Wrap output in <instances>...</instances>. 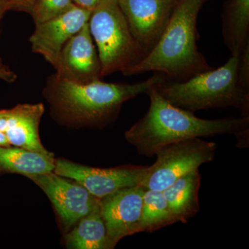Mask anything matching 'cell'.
Here are the masks:
<instances>
[{"mask_svg": "<svg viewBox=\"0 0 249 249\" xmlns=\"http://www.w3.org/2000/svg\"><path fill=\"white\" fill-rule=\"evenodd\" d=\"M217 144L193 138L168 144L155 152L157 160L147 166L141 186L163 191L177 179L213 160Z\"/></svg>", "mask_w": 249, "mask_h": 249, "instance_id": "obj_6", "label": "cell"}, {"mask_svg": "<svg viewBox=\"0 0 249 249\" xmlns=\"http://www.w3.org/2000/svg\"><path fill=\"white\" fill-rule=\"evenodd\" d=\"M66 236L67 247L74 249H110L101 206L78 221Z\"/></svg>", "mask_w": 249, "mask_h": 249, "instance_id": "obj_17", "label": "cell"}, {"mask_svg": "<svg viewBox=\"0 0 249 249\" xmlns=\"http://www.w3.org/2000/svg\"><path fill=\"white\" fill-rule=\"evenodd\" d=\"M73 5V0H36L31 15L36 25L64 14Z\"/></svg>", "mask_w": 249, "mask_h": 249, "instance_id": "obj_19", "label": "cell"}, {"mask_svg": "<svg viewBox=\"0 0 249 249\" xmlns=\"http://www.w3.org/2000/svg\"><path fill=\"white\" fill-rule=\"evenodd\" d=\"M44 111L42 103L18 105L12 109L0 110V131L6 136L10 145L50 153L39 137V124Z\"/></svg>", "mask_w": 249, "mask_h": 249, "instance_id": "obj_13", "label": "cell"}, {"mask_svg": "<svg viewBox=\"0 0 249 249\" xmlns=\"http://www.w3.org/2000/svg\"><path fill=\"white\" fill-rule=\"evenodd\" d=\"M238 81L240 86L249 92V45L239 55Z\"/></svg>", "mask_w": 249, "mask_h": 249, "instance_id": "obj_20", "label": "cell"}, {"mask_svg": "<svg viewBox=\"0 0 249 249\" xmlns=\"http://www.w3.org/2000/svg\"><path fill=\"white\" fill-rule=\"evenodd\" d=\"M145 188L141 185L123 188L101 199V214L110 249L127 236L142 232V208Z\"/></svg>", "mask_w": 249, "mask_h": 249, "instance_id": "obj_9", "label": "cell"}, {"mask_svg": "<svg viewBox=\"0 0 249 249\" xmlns=\"http://www.w3.org/2000/svg\"><path fill=\"white\" fill-rule=\"evenodd\" d=\"M17 78L16 73L11 71L9 68L0 69V79L8 82V83H13Z\"/></svg>", "mask_w": 249, "mask_h": 249, "instance_id": "obj_23", "label": "cell"}, {"mask_svg": "<svg viewBox=\"0 0 249 249\" xmlns=\"http://www.w3.org/2000/svg\"><path fill=\"white\" fill-rule=\"evenodd\" d=\"M177 0H118L132 35L147 54L166 29Z\"/></svg>", "mask_w": 249, "mask_h": 249, "instance_id": "obj_10", "label": "cell"}, {"mask_svg": "<svg viewBox=\"0 0 249 249\" xmlns=\"http://www.w3.org/2000/svg\"><path fill=\"white\" fill-rule=\"evenodd\" d=\"M91 12L74 4L64 14L36 24L29 38L33 52L40 54L55 69L62 49L89 22Z\"/></svg>", "mask_w": 249, "mask_h": 249, "instance_id": "obj_11", "label": "cell"}, {"mask_svg": "<svg viewBox=\"0 0 249 249\" xmlns=\"http://www.w3.org/2000/svg\"><path fill=\"white\" fill-rule=\"evenodd\" d=\"M55 70L58 78L80 84L102 79L101 62L89 22L67 42Z\"/></svg>", "mask_w": 249, "mask_h": 249, "instance_id": "obj_12", "label": "cell"}, {"mask_svg": "<svg viewBox=\"0 0 249 249\" xmlns=\"http://www.w3.org/2000/svg\"><path fill=\"white\" fill-rule=\"evenodd\" d=\"M102 0H73L76 6L92 11Z\"/></svg>", "mask_w": 249, "mask_h": 249, "instance_id": "obj_22", "label": "cell"}, {"mask_svg": "<svg viewBox=\"0 0 249 249\" xmlns=\"http://www.w3.org/2000/svg\"><path fill=\"white\" fill-rule=\"evenodd\" d=\"M222 37L231 55L249 45V0H227L223 6Z\"/></svg>", "mask_w": 249, "mask_h": 249, "instance_id": "obj_15", "label": "cell"}, {"mask_svg": "<svg viewBox=\"0 0 249 249\" xmlns=\"http://www.w3.org/2000/svg\"><path fill=\"white\" fill-rule=\"evenodd\" d=\"M9 68L6 65H5L4 63H3L2 60H1V58H0V69H7Z\"/></svg>", "mask_w": 249, "mask_h": 249, "instance_id": "obj_26", "label": "cell"}, {"mask_svg": "<svg viewBox=\"0 0 249 249\" xmlns=\"http://www.w3.org/2000/svg\"><path fill=\"white\" fill-rule=\"evenodd\" d=\"M209 1L177 0L160 42L127 76L159 72L166 79L180 82L213 70L197 45L198 16Z\"/></svg>", "mask_w": 249, "mask_h": 249, "instance_id": "obj_3", "label": "cell"}, {"mask_svg": "<svg viewBox=\"0 0 249 249\" xmlns=\"http://www.w3.org/2000/svg\"><path fill=\"white\" fill-rule=\"evenodd\" d=\"M89 27L103 77L118 71L127 76L147 55L132 35L118 0H102L91 12Z\"/></svg>", "mask_w": 249, "mask_h": 249, "instance_id": "obj_5", "label": "cell"}, {"mask_svg": "<svg viewBox=\"0 0 249 249\" xmlns=\"http://www.w3.org/2000/svg\"><path fill=\"white\" fill-rule=\"evenodd\" d=\"M142 232H153L178 222L163 192L145 189L142 208Z\"/></svg>", "mask_w": 249, "mask_h": 249, "instance_id": "obj_18", "label": "cell"}, {"mask_svg": "<svg viewBox=\"0 0 249 249\" xmlns=\"http://www.w3.org/2000/svg\"><path fill=\"white\" fill-rule=\"evenodd\" d=\"M239 55H231L224 65L184 81L165 76L155 85L157 91L175 107L196 112L201 109L232 107L249 116V92L238 81Z\"/></svg>", "mask_w": 249, "mask_h": 249, "instance_id": "obj_4", "label": "cell"}, {"mask_svg": "<svg viewBox=\"0 0 249 249\" xmlns=\"http://www.w3.org/2000/svg\"><path fill=\"white\" fill-rule=\"evenodd\" d=\"M145 93L150 98L148 111L124 133L126 140L139 155L150 158L168 144L222 134L235 135L240 147L249 146V116L201 119L192 111L170 104L160 96L155 85Z\"/></svg>", "mask_w": 249, "mask_h": 249, "instance_id": "obj_1", "label": "cell"}, {"mask_svg": "<svg viewBox=\"0 0 249 249\" xmlns=\"http://www.w3.org/2000/svg\"><path fill=\"white\" fill-rule=\"evenodd\" d=\"M36 0H10L11 9L24 11L31 14Z\"/></svg>", "mask_w": 249, "mask_h": 249, "instance_id": "obj_21", "label": "cell"}, {"mask_svg": "<svg viewBox=\"0 0 249 249\" xmlns=\"http://www.w3.org/2000/svg\"><path fill=\"white\" fill-rule=\"evenodd\" d=\"M164 77L155 72L148 79L133 84L106 83L102 79L80 84L62 79L54 73L47 78L44 93L62 120L103 127L115 120L124 103L146 93Z\"/></svg>", "mask_w": 249, "mask_h": 249, "instance_id": "obj_2", "label": "cell"}, {"mask_svg": "<svg viewBox=\"0 0 249 249\" xmlns=\"http://www.w3.org/2000/svg\"><path fill=\"white\" fill-rule=\"evenodd\" d=\"M28 178L43 190L67 229L101 206V199L85 187L53 172Z\"/></svg>", "mask_w": 249, "mask_h": 249, "instance_id": "obj_8", "label": "cell"}, {"mask_svg": "<svg viewBox=\"0 0 249 249\" xmlns=\"http://www.w3.org/2000/svg\"><path fill=\"white\" fill-rule=\"evenodd\" d=\"M201 178L199 169L193 170L162 191L178 222L186 224L199 213Z\"/></svg>", "mask_w": 249, "mask_h": 249, "instance_id": "obj_14", "label": "cell"}, {"mask_svg": "<svg viewBox=\"0 0 249 249\" xmlns=\"http://www.w3.org/2000/svg\"><path fill=\"white\" fill-rule=\"evenodd\" d=\"M147 166L127 165L98 168L62 159L55 160L54 173L74 180L93 196L101 199L115 192L142 183Z\"/></svg>", "mask_w": 249, "mask_h": 249, "instance_id": "obj_7", "label": "cell"}, {"mask_svg": "<svg viewBox=\"0 0 249 249\" xmlns=\"http://www.w3.org/2000/svg\"><path fill=\"white\" fill-rule=\"evenodd\" d=\"M9 10H11L10 0H0V19Z\"/></svg>", "mask_w": 249, "mask_h": 249, "instance_id": "obj_24", "label": "cell"}, {"mask_svg": "<svg viewBox=\"0 0 249 249\" xmlns=\"http://www.w3.org/2000/svg\"><path fill=\"white\" fill-rule=\"evenodd\" d=\"M0 146H11L7 137L4 132L0 131Z\"/></svg>", "mask_w": 249, "mask_h": 249, "instance_id": "obj_25", "label": "cell"}, {"mask_svg": "<svg viewBox=\"0 0 249 249\" xmlns=\"http://www.w3.org/2000/svg\"><path fill=\"white\" fill-rule=\"evenodd\" d=\"M52 153L31 151L19 147L0 146V170L29 178L53 172Z\"/></svg>", "mask_w": 249, "mask_h": 249, "instance_id": "obj_16", "label": "cell"}]
</instances>
